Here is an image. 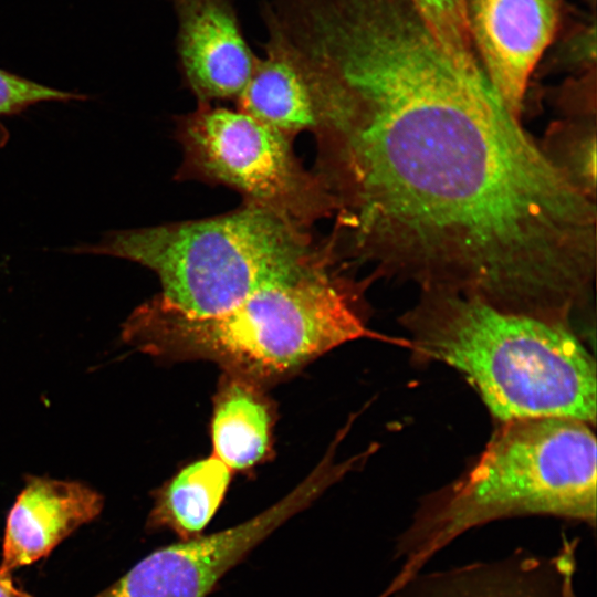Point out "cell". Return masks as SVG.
I'll return each instance as SVG.
<instances>
[{"mask_svg":"<svg viewBox=\"0 0 597 597\" xmlns=\"http://www.w3.org/2000/svg\"><path fill=\"white\" fill-rule=\"evenodd\" d=\"M294 44L342 261L540 317L584 302L596 201L548 161L480 62L440 44L412 0H320Z\"/></svg>","mask_w":597,"mask_h":597,"instance_id":"6da1fadb","label":"cell"},{"mask_svg":"<svg viewBox=\"0 0 597 597\" xmlns=\"http://www.w3.org/2000/svg\"><path fill=\"white\" fill-rule=\"evenodd\" d=\"M400 324L413 357L458 370L498 422L595 427L596 362L570 326L443 291L420 292Z\"/></svg>","mask_w":597,"mask_h":597,"instance_id":"7a4b0ae2","label":"cell"},{"mask_svg":"<svg viewBox=\"0 0 597 597\" xmlns=\"http://www.w3.org/2000/svg\"><path fill=\"white\" fill-rule=\"evenodd\" d=\"M594 426L568 418L499 422L454 481L427 494L396 542L395 589L461 534L504 519L549 516L596 530Z\"/></svg>","mask_w":597,"mask_h":597,"instance_id":"3957f363","label":"cell"},{"mask_svg":"<svg viewBox=\"0 0 597 597\" xmlns=\"http://www.w3.org/2000/svg\"><path fill=\"white\" fill-rule=\"evenodd\" d=\"M359 296L337 264L264 286L209 316L186 314L154 296L126 318L122 337L153 357L207 359L263 385L347 342L375 337Z\"/></svg>","mask_w":597,"mask_h":597,"instance_id":"277c9868","label":"cell"},{"mask_svg":"<svg viewBox=\"0 0 597 597\" xmlns=\"http://www.w3.org/2000/svg\"><path fill=\"white\" fill-rule=\"evenodd\" d=\"M80 252L126 259L154 271L156 297L193 316L224 312L264 286L339 264L329 237L255 205L199 220L114 231Z\"/></svg>","mask_w":597,"mask_h":597,"instance_id":"5b68a950","label":"cell"},{"mask_svg":"<svg viewBox=\"0 0 597 597\" xmlns=\"http://www.w3.org/2000/svg\"><path fill=\"white\" fill-rule=\"evenodd\" d=\"M175 137L182 155L178 180L226 186L242 202L305 229L334 218L333 197L300 161L293 140L240 109L197 103L176 121Z\"/></svg>","mask_w":597,"mask_h":597,"instance_id":"8992f818","label":"cell"},{"mask_svg":"<svg viewBox=\"0 0 597 597\" xmlns=\"http://www.w3.org/2000/svg\"><path fill=\"white\" fill-rule=\"evenodd\" d=\"M328 486L327 476L315 471L241 524L157 548L94 597H206L226 573Z\"/></svg>","mask_w":597,"mask_h":597,"instance_id":"52a82bcc","label":"cell"},{"mask_svg":"<svg viewBox=\"0 0 597 597\" xmlns=\"http://www.w3.org/2000/svg\"><path fill=\"white\" fill-rule=\"evenodd\" d=\"M464 9L486 77L521 118L535 69L559 35L563 0H464Z\"/></svg>","mask_w":597,"mask_h":597,"instance_id":"ba28073f","label":"cell"},{"mask_svg":"<svg viewBox=\"0 0 597 597\" xmlns=\"http://www.w3.org/2000/svg\"><path fill=\"white\" fill-rule=\"evenodd\" d=\"M184 84L197 103L237 101L259 55L245 36L237 0H167Z\"/></svg>","mask_w":597,"mask_h":597,"instance_id":"9c48e42d","label":"cell"},{"mask_svg":"<svg viewBox=\"0 0 597 597\" xmlns=\"http://www.w3.org/2000/svg\"><path fill=\"white\" fill-rule=\"evenodd\" d=\"M577 547V538L564 537L558 549L549 555L519 549L498 561L417 573L389 594L394 597H576Z\"/></svg>","mask_w":597,"mask_h":597,"instance_id":"30bf717a","label":"cell"},{"mask_svg":"<svg viewBox=\"0 0 597 597\" xmlns=\"http://www.w3.org/2000/svg\"><path fill=\"white\" fill-rule=\"evenodd\" d=\"M104 498L78 481L28 475L4 527L0 572L34 564L102 512Z\"/></svg>","mask_w":597,"mask_h":597,"instance_id":"8fae6325","label":"cell"},{"mask_svg":"<svg viewBox=\"0 0 597 597\" xmlns=\"http://www.w3.org/2000/svg\"><path fill=\"white\" fill-rule=\"evenodd\" d=\"M262 23L263 54L235 101L237 108L293 140L316 127L311 82L292 45L271 22Z\"/></svg>","mask_w":597,"mask_h":597,"instance_id":"7c38bea8","label":"cell"},{"mask_svg":"<svg viewBox=\"0 0 597 597\" xmlns=\"http://www.w3.org/2000/svg\"><path fill=\"white\" fill-rule=\"evenodd\" d=\"M275 412L262 385L224 373L213 399V454L231 471L245 472L272 454Z\"/></svg>","mask_w":597,"mask_h":597,"instance_id":"4fadbf2b","label":"cell"},{"mask_svg":"<svg viewBox=\"0 0 597 597\" xmlns=\"http://www.w3.org/2000/svg\"><path fill=\"white\" fill-rule=\"evenodd\" d=\"M231 475L214 455L185 465L154 492L146 528L169 530L180 540L200 536L222 503Z\"/></svg>","mask_w":597,"mask_h":597,"instance_id":"5bb4252c","label":"cell"},{"mask_svg":"<svg viewBox=\"0 0 597 597\" xmlns=\"http://www.w3.org/2000/svg\"><path fill=\"white\" fill-rule=\"evenodd\" d=\"M540 147L572 186L596 201V116L554 122Z\"/></svg>","mask_w":597,"mask_h":597,"instance_id":"9a60e30c","label":"cell"},{"mask_svg":"<svg viewBox=\"0 0 597 597\" xmlns=\"http://www.w3.org/2000/svg\"><path fill=\"white\" fill-rule=\"evenodd\" d=\"M440 44L453 54H471L474 46L464 0H412Z\"/></svg>","mask_w":597,"mask_h":597,"instance_id":"2e32d148","label":"cell"},{"mask_svg":"<svg viewBox=\"0 0 597 597\" xmlns=\"http://www.w3.org/2000/svg\"><path fill=\"white\" fill-rule=\"evenodd\" d=\"M85 98V95L55 90L0 69V115L17 114L41 102Z\"/></svg>","mask_w":597,"mask_h":597,"instance_id":"e0dca14e","label":"cell"},{"mask_svg":"<svg viewBox=\"0 0 597 597\" xmlns=\"http://www.w3.org/2000/svg\"><path fill=\"white\" fill-rule=\"evenodd\" d=\"M556 102L565 116H596V70L569 77Z\"/></svg>","mask_w":597,"mask_h":597,"instance_id":"ac0fdd59","label":"cell"},{"mask_svg":"<svg viewBox=\"0 0 597 597\" xmlns=\"http://www.w3.org/2000/svg\"><path fill=\"white\" fill-rule=\"evenodd\" d=\"M25 590L15 585L12 573L0 572V597H24Z\"/></svg>","mask_w":597,"mask_h":597,"instance_id":"d6986e66","label":"cell"},{"mask_svg":"<svg viewBox=\"0 0 597 597\" xmlns=\"http://www.w3.org/2000/svg\"><path fill=\"white\" fill-rule=\"evenodd\" d=\"M590 8L591 10L595 12V4H596V0H584Z\"/></svg>","mask_w":597,"mask_h":597,"instance_id":"ffe728a7","label":"cell"}]
</instances>
